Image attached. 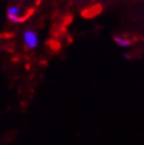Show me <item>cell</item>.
<instances>
[{
  "label": "cell",
  "mask_w": 144,
  "mask_h": 145,
  "mask_svg": "<svg viewBox=\"0 0 144 145\" xmlns=\"http://www.w3.org/2000/svg\"><path fill=\"white\" fill-rule=\"evenodd\" d=\"M23 42L24 45L29 50H34L39 44V37L35 31L32 29H27L23 32Z\"/></svg>",
  "instance_id": "obj_1"
},
{
  "label": "cell",
  "mask_w": 144,
  "mask_h": 145,
  "mask_svg": "<svg viewBox=\"0 0 144 145\" xmlns=\"http://www.w3.org/2000/svg\"><path fill=\"white\" fill-rule=\"evenodd\" d=\"M21 8L17 5H10L6 9V17L11 24H18L21 22Z\"/></svg>",
  "instance_id": "obj_2"
},
{
  "label": "cell",
  "mask_w": 144,
  "mask_h": 145,
  "mask_svg": "<svg viewBox=\"0 0 144 145\" xmlns=\"http://www.w3.org/2000/svg\"><path fill=\"white\" fill-rule=\"evenodd\" d=\"M113 40L118 46H120L122 48H130L131 45L133 44V40L129 38V37L124 36V35H117V34H115L113 36Z\"/></svg>",
  "instance_id": "obj_3"
}]
</instances>
